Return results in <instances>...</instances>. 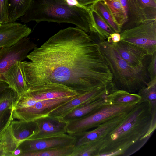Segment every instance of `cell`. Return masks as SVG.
I'll return each instance as SVG.
<instances>
[{
	"mask_svg": "<svg viewBox=\"0 0 156 156\" xmlns=\"http://www.w3.org/2000/svg\"><path fill=\"white\" fill-rule=\"evenodd\" d=\"M79 6L88 7L95 3L98 1L102 0H74Z\"/></svg>",
	"mask_w": 156,
	"mask_h": 156,
	"instance_id": "cell-31",
	"label": "cell"
},
{
	"mask_svg": "<svg viewBox=\"0 0 156 156\" xmlns=\"http://www.w3.org/2000/svg\"><path fill=\"white\" fill-rule=\"evenodd\" d=\"M37 46L27 37L11 46L0 48V80L6 82L3 74L16 62L27 58L29 52Z\"/></svg>",
	"mask_w": 156,
	"mask_h": 156,
	"instance_id": "cell-8",
	"label": "cell"
},
{
	"mask_svg": "<svg viewBox=\"0 0 156 156\" xmlns=\"http://www.w3.org/2000/svg\"><path fill=\"white\" fill-rule=\"evenodd\" d=\"M32 0H9L8 23L15 22L29 9Z\"/></svg>",
	"mask_w": 156,
	"mask_h": 156,
	"instance_id": "cell-21",
	"label": "cell"
},
{
	"mask_svg": "<svg viewBox=\"0 0 156 156\" xmlns=\"http://www.w3.org/2000/svg\"><path fill=\"white\" fill-rule=\"evenodd\" d=\"M119 1L128 16V8L127 0H119Z\"/></svg>",
	"mask_w": 156,
	"mask_h": 156,
	"instance_id": "cell-33",
	"label": "cell"
},
{
	"mask_svg": "<svg viewBox=\"0 0 156 156\" xmlns=\"http://www.w3.org/2000/svg\"><path fill=\"white\" fill-rule=\"evenodd\" d=\"M103 140L92 141L75 147L71 156H98Z\"/></svg>",
	"mask_w": 156,
	"mask_h": 156,
	"instance_id": "cell-24",
	"label": "cell"
},
{
	"mask_svg": "<svg viewBox=\"0 0 156 156\" xmlns=\"http://www.w3.org/2000/svg\"><path fill=\"white\" fill-rule=\"evenodd\" d=\"M137 104L116 105L106 103L89 115L67 122L66 133L74 135L97 127L116 116L129 112Z\"/></svg>",
	"mask_w": 156,
	"mask_h": 156,
	"instance_id": "cell-5",
	"label": "cell"
},
{
	"mask_svg": "<svg viewBox=\"0 0 156 156\" xmlns=\"http://www.w3.org/2000/svg\"><path fill=\"white\" fill-rule=\"evenodd\" d=\"M128 112L123 113L114 117L99 125L94 129L73 135L76 138L75 146L90 142L103 140L122 122Z\"/></svg>",
	"mask_w": 156,
	"mask_h": 156,
	"instance_id": "cell-10",
	"label": "cell"
},
{
	"mask_svg": "<svg viewBox=\"0 0 156 156\" xmlns=\"http://www.w3.org/2000/svg\"><path fill=\"white\" fill-rule=\"evenodd\" d=\"M141 101H148L153 111H156V78L150 80L147 86L137 92Z\"/></svg>",
	"mask_w": 156,
	"mask_h": 156,
	"instance_id": "cell-26",
	"label": "cell"
},
{
	"mask_svg": "<svg viewBox=\"0 0 156 156\" xmlns=\"http://www.w3.org/2000/svg\"><path fill=\"white\" fill-rule=\"evenodd\" d=\"M156 112L140 101L103 140L98 156H128L140 149L156 127Z\"/></svg>",
	"mask_w": 156,
	"mask_h": 156,
	"instance_id": "cell-2",
	"label": "cell"
},
{
	"mask_svg": "<svg viewBox=\"0 0 156 156\" xmlns=\"http://www.w3.org/2000/svg\"><path fill=\"white\" fill-rule=\"evenodd\" d=\"M114 19L121 29L127 23L128 18L119 0H103Z\"/></svg>",
	"mask_w": 156,
	"mask_h": 156,
	"instance_id": "cell-22",
	"label": "cell"
},
{
	"mask_svg": "<svg viewBox=\"0 0 156 156\" xmlns=\"http://www.w3.org/2000/svg\"><path fill=\"white\" fill-rule=\"evenodd\" d=\"M74 146L53 148L39 151L24 152L23 156H71Z\"/></svg>",
	"mask_w": 156,
	"mask_h": 156,
	"instance_id": "cell-25",
	"label": "cell"
},
{
	"mask_svg": "<svg viewBox=\"0 0 156 156\" xmlns=\"http://www.w3.org/2000/svg\"><path fill=\"white\" fill-rule=\"evenodd\" d=\"M21 62H16L3 74L8 87L16 93L17 97L29 89L23 76Z\"/></svg>",
	"mask_w": 156,
	"mask_h": 156,
	"instance_id": "cell-16",
	"label": "cell"
},
{
	"mask_svg": "<svg viewBox=\"0 0 156 156\" xmlns=\"http://www.w3.org/2000/svg\"><path fill=\"white\" fill-rule=\"evenodd\" d=\"M120 34L121 41L144 49L149 56L156 52V20H147Z\"/></svg>",
	"mask_w": 156,
	"mask_h": 156,
	"instance_id": "cell-6",
	"label": "cell"
},
{
	"mask_svg": "<svg viewBox=\"0 0 156 156\" xmlns=\"http://www.w3.org/2000/svg\"><path fill=\"white\" fill-rule=\"evenodd\" d=\"M105 97L80 105L60 119L67 122L89 115L107 103Z\"/></svg>",
	"mask_w": 156,
	"mask_h": 156,
	"instance_id": "cell-18",
	"label": "cell"
},
{
	"mask_svg": "<svg viewBox=\"0 0 156 156\" xmlns=\"http://www.w3.org/2000/svg\"><path fill=\"white\" fill-rule=\"evenodd\" d=\"M5 112V110L0 113V126L4 114Z\"/></svg>",
	"mask_w": 156,
	"mask_h": 156,
	"instance_id": "cell-35",
	"label": "cell"
},
{
	"mask_svg": "<svg viewBox=\"0 0 156 156\" xmlns=\"http://www.w3.org/2000/svg\"><path fill=\"white\" fill-rule=\"evenodd\" d=\"M2 24H1L0 23V25H1Z\"/></svg>",
	"mask_w": 156,
	"mask_h": 156,
	"instance_id": "cell-36",
	"label": "cell"
},
{
	"mask_svg": "<svg viewBox=\"0 0 156 156\" xmlns=\"http://www.w3.org/2000/svg\"><path fill=\"white\" fill-rule=\"evenodd\" d=\"M11 115L4 127L0 132V154L1 155H13L14 151L19 146L15 136Z\"/></svg>",
	"mask_w": 156,
	"mask_h": 156,
	"instance_id": "cell-17",
	"label": "cell"
},
{
	"mask_svg": "<svg viewBox=\"0 0 156 156\" xmlns=\"http://www.w3.org/2000/svg\"><path fill=\"white\" fill-rule=\"evenodd\" d=\"M1 26V25H0Z\"/></svg>",
	"mask_w": 156,
	"mask_h": 156,
	"instance_id": "cell-37",
	"label": "cell"
},
{
	"mask_svg": "<svg viewBox=\"0 0 156 156\" xmlns=\"http://www.w3.org/2000/svg\"><path fill=\"white\" fill-rule=\"evenodd\" d=\"M28 90L38 101L82 94L64 85L53 82L33 86L29 88Z\"/></svg>",
	"mask_w": 156,
	"mask_h": 156,
	"instance_id": "cell-12",
	"label": "cell"
},
{
	"mask_svg": "<svg viewBox=\"0 0 156 156\" xmlns=\"http://www.w3.org/2000/svg\"><path fill=\"white\" fill-rule=\"evenodd\" d=\"M21 151L19 149H16L13 153V155H18L21 153Z\"/></svg>",
	"mask_w": 156,
	"mask_h": 156,
	"instance_id": "cell-34",
	"label": "cell"
},
{
	"mask_svg": "<svg viewBox=\"0 0 156 156\" xmlns=\"http://www.w3.org/2000/svg\"><path fill=\"white\" fill-rule=\"evenodd\" d=\"M127 1L128 20L122 28L123 29L133 27L148 20L144 9L141 8L137 0Z\"/></svg>",
	"mask_w": 156,
	"mask_h": 156,
	"instance_id": "cell-19",
	"label": "cell"
},
{
	"mask_svg": "<svg viewBox=\"0 0 156 156\" xmlns=\"http://www.w3.org/2000/svg\"><path fill=\"white\" fill-rule=\"evenodd\" d=\"M151 56V60L147 66V70L150 80H152L156 78V52Z\"/></svg>",
	"mask_w": 156,
	"mask_h": 156,
	"instance_id": "cell-29",
	"label": "cell"
},
{
	"mask_svg": "<svg viewBox=\"0 0 156 156\" xmlns=\"http://www.w3.org/2000/svg\"><path fill=\"white\" fill-rule=\"evenodd\" d=\"M137 0L141 8L144 10L149 8L156 9V0Z\"/></svg>",
	"mask_w": 156,
	"mask_h": 156,
	"instance_id": "cell-30",
	"label": "cell"
},
{
	"mask_svg": "<svg viewBox=\"0 0 156 156\" xmlns=\"http://www.w3.org/2000/svg\"><path fill=\"white\" fill-rule=\"evenodd\" d=\"M112 43L120 56L131 65L140 66L146 65L145 61L149 55L144 49L121 40Z\"/></svg>",
	"mask_w": 156,
	"mask_h": 156,
	"instance_id": "cell-15",
	"label": "cell"
},
{
	"mask_svg": "<svg viewBox=\"0 0 156 156\" xmlns=\"http://www.w3.org/2000/svg\"><path fill=\"white\" fill-rule=\"evenodd\" d=\"M27 58L21 62L29 88L53 82L83 94L112 83L98 43L77 27L60 30Z\"/></svg>",
	"mask_w": 156,
	"mask_h": 156,
	"instance_id": "cell-1",
	"label": "cell"
},
{
	"mask_svg": "<svg viewBox=\"0 0 156 156\" xmlns=\"http://www.w3.org/2000/svg\"><path fill=\"white\" fill-rule=\"evenodd\" d=\"M34 122L36 130L29 139L53 137L66 133V122L61 119L48 115Z\"/></svg>",
	"mask_w": 156,
	"mask_h": 156,
	"instance_id": "cell-13",
	"label": "cell"
},
{
	"mask_svg": "<svg viewBox=\"0 0 156 156\" xmlns=\"http://www.w3.org/2000/svg\"><path fill=\"white\" fill-rule=\"evenodd\" d=\"M79 95L40 100L28 108L11 109L10 115L12 119H17L22 122H34L40 118L48 116L55 109Z\"/></svg>",
	"mask_w": 156,
	"mask_h": 156,
	"instance_id": "cell-7",
	"label": "cell"
},
{
	"mask_svg": "<svg viewBox=\"0 0 156 156\" xmlns=\"http://www.w3.org/2000/svg\"><path fill=\"white\" fill-rule=\"evenodd\" d=\"M98 43L117 90L136 93L147 86L150 80L146 65L132 66L120 56L112 43L105 41Z\"/></svg>",
	"mask_w": 156,
	"mask_h": 156,
	"instance_id": "cell-4",
	"label": "cell"
},
{
	"mask_svg": "<svg viewBox=\"0 0 156 156\" xmlns=\"http://www.w3.org/2000/svg\"><path fill=\"white\" fill-rule=\"evenodd\" d=\"M112 90L111 86H101L80 94L55 109L49 115L61 119L79 106L104 97Z\"/></svg>",
	"mask_w": 156,
	"mask_h": 156,
	"instance_id": "cell-9",
	"label": "cell"
},
{
	"mask_svg": "<svg viewBox=\"0 0 156 156\" xmlns=\"http://www.w3.org/2000/svg\"><path fill=\"white\" fill-rule=\"evenodd\" d=\"M26 25L16 22L2 24L0 26V48L10 47L31 34Z\"/></svg>",
	"mask_w": 156,
	"mask_h": 156,
	"instance_id": "cell-14",
	"label": "cell"
},
{
	"mask_svg": "<svg viewBox=\"0 0 156 156\" xmlns=\"http://www.w3.org/2000/svg\"><path fill=\"white\" fill-rule=\"evenodd\" d=\"M121 40V37L120 34L114 32L111 34L106 41L108 42L116 43L120 41Z\"/></svg>",
	"mask_w": 156,
	"mask_h": 156,
	"instance_id": "cell-32",
	"label": "cell"
},
{
	"mask_svg": "<svg viewBox=\"0 0 156 156\" xmlns=\"http://www.w3.org/2000/svg\"><path fill=\"white\" fill-rule=\"evenodd\" d=\"M17 94L7 87L0 94V113L8 109H11Z\"/></svg>",
	"mask_w": 156,
	"mask_h": 156,
	"instance_id": "cell-27",
	"label": "cell"
},
{
	"mask_svg": "<svg viewBox=\"0 0 156 156\" xmlns=\"http://www.w3.org/2000/svg\"><path fill=\"white\" fill-rule=\"evenodd\" d=\"M107 103L116 105H125L137 104L141 100V97L136 93L117 90L105 97Z\"/></svg>",
	"mask_w": 156,
	"mask_h": 156,
	"instance_id": "cell-20",
	"label": "cell"
},
{
	"mask_svg": "<svg viewBox=\"0 0 156 156\" xmlns=\"http://www.w3.org/2000/svg\"><path fill=\"white\" fill-rule=\"evenodd\" d=\"M96 11L115 32L120 33L121 29L114 19L109 9L103 0L99 1L88 7Z\"/></svg>",
	"mask_w": 156,
	"mask_h": 156,
	"instance_id": "cell-23",
	"label": "cell"
},
{
	"mask_svg": "<svg viewBox=\"0 0 156 156\" xmlns=\"http://www.w3.org/2000/svg\"><path fill=\"white\" fill-rule=\"evenodd\" d=\"M9 0H0V23H8V8Z\"/></svg>",
	"mask_w": 156,
	"mask_h": 156,
	"instance_id": "cell-28",
	"label": "cell"
},
{
	"mask_svg": "<svg viewBox=\"0 0 156 156\" xmlns=\"http://www.w3.org/2000/svg\"><path fill=\"white\" fill-rule=\"evenodd\" d=\"M76 141L74 136L65 133L53 137L29 139L22 144L24 151L29 152L75 146Z\"/></svg>",
	"mask_w": 156,
	"mask_h": 156,
	"instance_id": "cell-11",
	"label": "cell"
},
{
	"mask_svg": "<svg viewBox=\"0 0 156 156\" xmlns=\"http://www.w3.org/2000/svg\"><path fill=\"white\" fill-rule=\"evenodd\" d=\"M20 20L24 23L31 21L70 23L87 33L94 23L88 7L71 5L66 0H32L29 9Z\"/></svg>",
	"mask_w": 156,
	"mask_h": 156,
	"instance_id": "cell-3",
	"label": "cell"
}]
</instances>
